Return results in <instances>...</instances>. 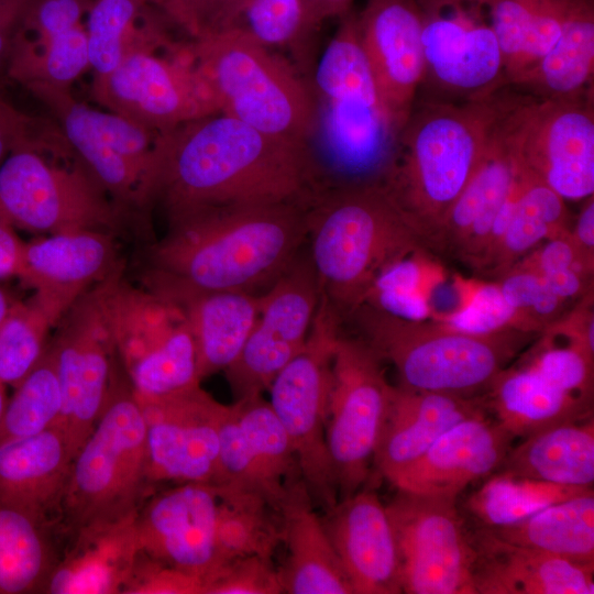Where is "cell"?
Masks as SVG:
<instances>
[{"mask_svg": "<svg viewBox=\"0 0 594 594\" xmlns=\"http://www.w3.org/2000/svg\"><path fill=\"white\" fill-rule=\"evenodd\" d=\"M74 457L59 426L0 442V504L54 527Z\"/></svg>", "mask_w": 594, "mask_h": 594, "instance_id": "obj_26", "label": "cell"}, {"mask_svg": "<svg viewBox=\"0 0 594 594\" xmlns=\"http://www.w3.org/2000/svg\"><path fill=\"white\" fill-rule=\"evenodd\" d=\"M143 285L183 311L194 337L201 381L238 359L257 320L260 296L240 290H200L150 278H143Z\"/></svg>", "mask_w": 594, "mask_h": 594, "instance_id": "obj_28", "label": "cell"}, {"mask_svg": "<svg viewBox=\"0 0 594 594\" xmlns=\"http://www.w3.org/2000/svg\"><path fill=\"white\" fill-rule=\"evenodd\" d=\"M219 481L264 497L275 509L302 481L284 427L263 395L237 399L220 426Z\"/></svg>", "mask_w": 594, "mask_h": 594, "instance_id": "obj_19", "label": "cell"}, {"mask_svg": "<svg viewBox=\"0 0 594 594\" xmlns=\"http://www.w3.org/2000/svg\"><path fill=\"white\" fill-rule=\"evenodd\" d=\"M279 514L287 549L285 562L277 568L283 593L353 594L304 481L289 488Z\"/></svg>", "mask_w": 594, "mask_h": 594, "instance_id": "obj_31", "label": "cell"}, {"mask_svg": "<svg viewBox=\"0 0 594 594\" xmlns=\"http://www.w3.org/2000/svg\"><path fill=\"white\" fill-rule=\"evenodd\" d=\"M381 361L361 338L339 336L326 425L339 499L361 490L370 474L394 387Z\"/></svg>", "mask_w": 594, "mask_h": 594, "instance_id": "obj_12", "label": "cell"}, {"mask_svg": "<svg viewBox=\"0 0 594 594\" xmlns=\"http://www.w3.org/2000/svg\"><path fill=\"white\" fill-rule=\"evenodd\" d=\"M15 299H13L2 287H0V322L7 316Z\"/></svg>", "mask_w": 594, "mask_h": 594, "instance_id": "obj_62", "label": "cell"}, {"mask_svg": "<svg viewBox=\"0 0 594 594\" xmlns=\"http://www.w3.org/2000/svg\"><path fill=\"white\" fill-rule=\"evenodd\" d=\"M472 537L475 594L594 593V564L504 541L484 527Z\"/></svg>", "mask_w": 594, "mask_h": 594, "instance_id": "obj_27", "label": "cell"}, {"mask_svg": "<svg viewBox=\"0 0 594 594\" xmlns=\"http://www.w3.org/2000/svg\"><path fill=\"white\" fill-rule=\"evenodd\" d=\"M513 439L486 414L464 419L389 482L396 490L458 498L468 485L502 465Z\"/></svg>", "mask_w": 594, "mask_h": 594, "instance_id": "obj_25", "label": "cell"}, {"mask_svg": "<svg viewBox=\"0 0 594 594\" xmlns=\"http://www.w3.org/2000/svg\"><path fill=\"white\" fill-rule=\"evenodd\" d=\"M190 1L191 0H153L152 3L172 22L182 28Z\"/></svg>", "mask_w": 594, "mask_h": 594, "instance_id": "obj_61", "label": "cell"}, {"mask_svg": "<svg viewBox=\"0 0 594 594\" xmlns=\"http://www.w3.org/2000/svg\"><path fill=\"white\" fill-rule=\"evenodd\" d=\"M127 375L140 399L165 398L200 386L196 345L187 321Z\"/></svg>", "mask_w": 594, "mask_h": 594, "instance_id": "obj_46", "label": "cell"}, {"mask_svg": "<svg viewBox=\"0 0 594 594\" xmlns=\"http://www.w3.org/2000/svg\"><path fill=\"white\" fill-rule=\"evenodd\" d=\"M14 389L0 419V442L32 436L57 425L63 397L50 348Z\"/></svg>", "mask_w": 594, "mask_h": 594, "instance_id": "obj_45", "label": "cell"}, {"mask_svg": "<svg viewBox=\"0 0 594 594\" xmlns=\"http://www.w3.org/2000/svg\"><path fill=\"white\" fill-rule=\"evenodd\" d=\"M591 488L554 484L502 471L475 491L466 506L482 527L501 528Z\"/></svg>", "mask_w": 594, "mask_h": 594, "instance_id": "obj_44", "label": "cell"}, {"mask_svg": "<svg viewBox=\"0 0 594 594\" xmlns=\"http://www.w3.org/2000/svg\"><path fill=\"white\" fill-rule=\"evenodd\" d=\"M349 318L376 355L395 366L400 386L465 397L487 391L531 336L519 331L471 334L435 318L406 320L365 304Z\"/></svg>", "mask_w": 594, "mask_h": 594, "instance_id": "obj_7", "label": "cell"}, {"mask_svg": "<svg viewBox=\"0 0 594 594\" xmlns=\"http://www.w3.org/2000/svg\"><path fill=\"white\" fill-rule=\"evenodd\" d=\"M422 253H413L382 270L370 286L363 304L406 320L433 318V310L424 290Z\"/></svg>", "mask_w": 594, "mask_h": 594, "instance_id": "obj_48", "label": "cell"}, {"mask_svg": "<svg viewBox=\"0 0 594 594\" xmlns=\"http://www.w3.org/2000/svg\"><path fill=\"white\" fill-rule=\"evenodd\" d=\"M320 294L310 256L299 251L260 296L257 320L238 359L223 371L234 400L262 395L304 349Z\"/></svg>", "mask_w": 594, "mask_h": 594, "instance_id": "obj_17", "label": "cell"}, {"mask_svg": "<svg viewBox=\"0 0 594 594\" xmlns=\"http://www.w3.org/2000/svg\"><path fill=\"white\" fill-rule=\"evenodd\" d=\"M55 323L32 296L0 322V383L15 387L45 354Z\"/></svg>", "mask_w": 594, "mask_h": 594, "instance_id": "obj_47", "label": "cell"}, {"mask_svg": "<svg viewBox=\"0 0 594 594\" xmlns=\"http://www.w3.org/2000/svg\"><path fill=\"white\" fill-rule=\"evenodd\" d=\"M188 46L219 112L309 147L316 100L287 58L233 28L191 40Z\"/></svg>", "mask_w": 594, "mask_h": 594, "instance_id": "obj_6", "label": "cell"}, {"mask_svg": "<svg viewBox=\"0 0 594 594\" xmlns=\"http://www.w3.org/2000/svg\"><path fill=\"white\" fill-rule=\"evenodd\" d=\"M519 173L522 186L515 213L479 271L497 278L548 239L571 230L565 200L531 174Z\"/></svg>", "mask_w": 594, "mask_h": 594, "instance_id": "obj_40", "label": "cell"}, {"mask_svg": "<svg viewBox=\"0 0 594 594\" xmlns=\"http://www.w3.org/2000/svg\"><path fill=\"white\" fill-rule=\"evenodd\" d=\"M310 87L316 100L312 190L382 186L399 131L382 102L351 11L315 66Z\"/></svg>", "mask_w": 594, "mask_h": 594, "instance_id": "obj_4", "label": "cell"}, {"mask_svg": "<svg viewBox=\"0 0 594 594\" xmlns=\"http://www.w3.org/2000/svg\"><path fill=\"white\" fill-rule=\"evenodd\" d=\"M241 0H191L182 29L191 40L224 30Z\"/></svg>", "mask_w": 594, "mask_h": 594, "instance_id": "obj_55", "label": "cell"}, {"mask_svg": "<svg viewBox=\"0 0 594 594\" xmlns=\"http://www.w3.org/2000/svg\"><path fill=\"white\" fill-rule=\"evenodd\" d=\"M165 235L146 253L143 278L200 290L272 284L306 240L296 202L210 206L167 217Z\"/></svg>", "mask_w": 594, "mask_h": 594, "instance_id": "obj_2", "label": "cell"}, {"mask_svg": "<svg viewBox=\"0 0 594 594\" xmlns=\"http://www.w3.org/2000/svg\"><path fill=\"white\" fill-rule=\"evenodd\" d=\"M510 86L470 100H416L382 187L430 248L477 167L506 109Z\"/></svg>", "mask_w": 594, "mask_h": 594, "instance_id": "obj_3", "label": "cell"}, {"mask_svg": "<svg viewBox=\"0 0 594 594\" xmlns=\"http://www.w3.org/2000/svg\"><path fill=\"white\" fill-rule=\"evenodd\" d=\"M513 94L514 90L477 167L447 212L429 248L473 268L483 256L492 226L516 174L508 128Z\"/></svg>", "mask_w": 594, "mask_h": 594, "instance_id": "obj_24", "label": "cell"}, {"mask_svg": "<svg viewBox=\"0 0 594 594\" xmlns=\"http://www.w3.org/2000/svg\"><path fill=\"white\" fill-rule=\"evenodd\" d=\"M25 242L0 212V279L19 277Z\"/></svg>", "mask_w": 594, "mask_h": 594, "instance_id": "obj_57", "label": "cell"}, {"mask_svg": "<svg viewBox=\"0 0 594 594\" xmlns=\"http://www.w3.org/2000/svg\"><path fill=\"white\" fill-rule=\"evenodd\" d=\"M486 410L479 397L394 386L373 464L389 481L448 429Z\"/></svg>", "mask_w": 594, "mask_h": 594, "instance_id": "obj_29", "label": "cell"}, {"mask_svg": "<svg viewBox=\"0 0 594 594\" xmlns=\"http://www.w3.org/2000/svg\"><path fill=\"white\" fill-rule=\"evenodd\" d=\"M273 558L250 556L217 566L205 581L204 594H282Z\"/></svg>", "mask_w": 594, "mask_h": 594, "instance_id": "obj_52", "label": "cell"}, {"mask_svg": "<svg viewBox=\"0 0 594 594\" xmlns=\"http://www.w3.org/2000/svg\"><path fill=\"white\" fill-rule=\"evenodd\" d=\"M594 2L575 0L561 33L515 88L540 99H564L593 90Z\"/></svg>", "mask_w": 594, "mask_h": 594, "instance_id": "obj_36", "label": "cell"}, {"mask_svg": "<svg viewBox=\"0 0 594 594\" xmlns=\"http://www.w3.org/2000/svg\"><path fill=\"white\" fill-rule=\"evenodd\" d=\"M145 421L151 485L215 484L224 404L197 386L160 398H136Z\"/></svg>", "mask_w": 594, "mask_h": 594, "instance_id": "obj_18", "label": "cell"}, {"mask_svg": "<svg viewBox=\"0 0 594 594\" xmlns=\"http://www.w3.org/2000/svg\"><path fill=\"white\" fill-rule=\"evenodd\" d=\"M136 512L76 529L44 593L121 594L140 553Z\"/></svg>", "mask_w": 594, "mask_h": 594, "instance_id": "obj_30", "label": "cell"}, {"mask_svg": "<svg viewBox=\"0 0 594 594\" xmlns=\"http://www.w3.org/2000/svg\"><path fill=\"white\" fill-rule=\"evenodd\" d=\"M571 235L581 253L594 262V197L585 198L582 209L571 228Z\"/></svg>", "mask_w": 594, "mask_h": 594, "instance_id": "obj_59", "label": "cell"}, {"mask_svg": "<svg viewBox=\"0 0 594 594\" xmlns=\"http://www.w3.org/2000/svg\"><path fill=\"white\" fill-rule=\"evenodd\" d=\"M356 24L382 102L400 132L425 70L418 0H366Z\"/></svg>", "mask_w": 594, "mask_h": 594, "instance_id": "obj_20", "label": "cell"}, {"mask_svg": "<svg viewBox=\"0 0 594 594\" xmlns=\"http://www.w3.org/2000/svg\"><path fill=\"white\" fill-rule=\"evenodd\" d=\"M219 495L206 483H178L153 493L140 506V551L206 579L216 569L215 525Z\"/></svg>", "mask_w": 594, "mask_h": 594, "instance_id": "obj_21", "label": "cell"}, {"mask_svg": "<svg viewBox=\"0 0 594 594\" xmlns=\"http://www.w3.org/2000/svg\"><path fill=\"white\" fill-rule=\"evenodd\" d=\"M312 184L307 145L217 112L157 134L147 200L167 217L210 206L301 205Z\"/></svg>", "mask_w": 594, "mask_h": 594, "instance_id": "obj_1", "label": "cell"}, {"mask_svg": "<svg viewBox=\"0 0 594 594\" xmlns=\"http://www.w3.org/2000/svg\"><path fill=\"white\" fill-rule=\"evenodd\" d=\"M487 529L514 544L594 564L593 488L549 505L516 524Z\"/></svg>", "mask_w": 594, "mask_h": 594, "instance_id": "obj_38", "label": "cell"}, {"mask_svg": "<svg viewBox=\"0 0 594 594\" xmlns=\"http://www.w3.org/2000/svg\"><path fill=\"white\" fill-rule=\"evenodd\" d=\"M342 317L326 296L320 300L304 349L274 377L270 405L294 448L301 479L323 510L339 501L326 442L332 358Z\"/></svg>", "mask_w": 594, "mask_h": 594, "instance_id": "obj_10", "label": "cell"}, {"mask_svg": "<svg viewBox=\"0 0 594 594\" xmlns=\"http://www.w3.org/2000/svg\"><path fill=\"white\" fill-rule=\"evenodd\" d=\"M33 0H0V61L7 58Z\"/></svg>", "mask_w": 594, "mask_h": 594, "instance_id": "obj_58", "label": "cell"}, {"mask_svg": "<svg viewBox=\"0 0 594 594\" xmlns=\"http://www.w3.org/2000/svg\"><path fill=\"white\" fill-rule=\"evenodd\" d=\"M462 304L435 319L462 332L480 336L519 331L537 333L532 324L504 297L497 282L462 283Z\"/></svg>", "mask_w": 594, "mask_h": 594, "instance_id": "obj_49", "label": "cell"}, {"mask_svg": "<svg viewBox=\"0 0 594 594\" xmlns=\"http://www.w3.org/2000/svg\"><path fill=\"white\" fill-rule=\"evenodd\" d=\"M167 48L136 52L112 72L94 76V100L157 134L219 112L189 46Z\"/></svg>", "mask_w": 594, "mask_h": 594, "instance_id": "obj_13", "label": "cell"}, {"mask_svg": "<svg viewBox=\"0 0 594 594\" xmlns=\"http://www.w3.org/2000/svg\"><path fill=\"white\" fill-rule=\"evenodd\" d=\"M147 0H94L87 19L89 67L103 76L140 51L167 48L175 43L151 13Z\"/></svg>", "mask_w": 594, "mask_h": 594, "instance_id": "obj_37", "label": "cell"}, {"mask_svg": "<svg viewBox=\"0 0 594 594\" xmlns=\"http://www.w3.org/2000/svg\"><path fill=\"white\" fill-rule=\"evenodd\" d=\"M54 329L48 348L63 397L57 426L75 457L106 406L114 375L116 349L98 284L66 311Z\"/></svg>", "mask_w": 594, "mask_h": 594, "instance_id": "obj_16", "label": "cell"}, {"mask_svg": "<svg viewBox=\"0 0 594 594\" xmlns=\"http://www.w3.org/2000/svg\"><path fill=\"white\" fill-rule=\"evenodd\" d=\"M146 427L128 382L113 375L106 406L74 457L63 502L66 531L136 512L153 486Z\"/></svg>", "mask_w": 594, "mask_h": 594, "instance_id": "obj_8", "label": "cell"}, {"mask_svg": "<svg viewBox=\"0 0 594 594\" xmlns=\"http://www.w3.org/2000/svg\"><path fill=\"white\" fill-rule=\"evenodd\" d=\"M324 20L308 0H241L226 29L233 28L274 52H287L295 68L314 72L317 34Z\"/></svg>", "mask_w": 594, "mask_h": 594, "instance_id": "obj_39", "label": "cell"}, {"mask_svg": "<svg viewBox=\"0 0 594 594\" xmlns=\"http://www.w3.org/2000/svg\"><path fill=\"white\" fill-rule=\"evenodd\" d=\"M508 128L522 169L564 200L594 194V91L540 99L516 88Z\"/></svg>", "mask_w": 594, "mask_h": 594, "instance_id": "obj_11", "label": "cell"}, {"mask_svg": "<svg viewBox=\"0 0 594 594\" xmlns=\"http://www.w3.org/2000/svg\"><path fill=\"white\" fill-rule=\"evenodd\" d=\"M301 206L320 292L342 318L363 304L382 270L427 251L380 185L318 189Z\"/></svg>", "mask_w": 594, "mask_h": 594, "instance_id": "obj_5", "label": "cell"}, {"mask_svg": "<svg viewBox=\"0 0 594 594\" xmlns=\"http://www.w3.org/2000/svg\"><path fill=\"white\" fill-rule=\"evenodd\" d=\"M501 47L507 84L516 85L557 42L575 0H477Z\"/></svg>", "mask_w": 594, "mask_h": 594, "instance_id": "obj_34", "label": "cell"}, {"mask_svg": "<svg viewBox=\"0 0 594 594\" xmlns=\"http://www.w3.org/2000/svg\"><path fill=\"white\" fill-rule=\"evenodd\" d=\"M150 3H152L153 0H147ZM153 4V3H152Z\"/></svg>", "mask_w": 594, "mask_h": 594, "instance_id": "obj_64", "label": "cell"}, {"mask_svg": "<svg viewBox=\"0 0 594 594\" xmlns=\"http://www.w3.org/2000/svg\"><path fill=\"white\" fill-rule=\"evenodd\" d=\"M217 491L216 568L243 557L273 558L283 543L279 512L257 494L218 487Z\"/></svg>", "mask_w": 594, "mask_h": 594, "instance_id": "obj_42", "label": "cell"}, {"mask_svg": "<svg viewBox=\"0 0 594 594\" xmlns=\"http://www.w3.org/2000/svg\"><path fill=\"white\" fill-rule=\"evenodd\" d=\"M205 581L140 551L121 594H204Z\"/></svg>", "mask_w": 594, "mask_h": 594, "instance_id": "obj_53", "label": "cell"}, {"mask_svg": "<svg viewBox=\"0 0 594 594\" xmlns=\"http://www.w3.org/2000/svg\"><path fill=\"white\" fill-rule=\"evenodd\" d=\"M321 519L353 594L403 593L394 530L375 492L340 498Z\"/></svg>", "mask_w": 594, "mask_h": 594, "instance_id": "obj_23", "label": "cell"}, {"mask_svg": "<svg viewBox=\"0 0 594 594\" xmlns=\"http://www.w3.org/2000/svg\"><path fill=\"white\" fill-rule=\"evenodd\" d=\"M7 402H8V398H7L6 385L0 383V419H1Z\"/></svg>", "mask_w": 594, "mask_h": 594, "instance_id": "obj_63", "label": "cell"}, {"mask_svg": "<svg viewBox=\"0 0 594 594\" xmlns=\"http://www.w3.org/2000/svg\"><path fill=\"white\" fill-rule=\"evenodd\" d=\"M61 144L47 135L13 148L0 165V212L15 229L43 235L77 230L114 234L129 211L117 205L75 160L46 158Z\"/></svg>", "mask_w": 594, "mask_h": 594, "instance_id": "obj_9", "label": "cell"}, {"mask_svg": "<svg viewBox=\"0 0 594 594\" xmlns=\"http://www.w3.org/2000/svg\"><path fill=\"white\" fill-rule=\"evenodd\" d=\"M26 89L56 120L62 136L75 153L92 160L116 153L135 162L150 175L157 133L118 113L76 100L69 88L34 85Z\"/></svg>", "mask_w": 594, "mask_h": 594, "instance_id": "obj_32", "label": "cell"}, {"mask_svg": "<svg viewBox=\"0 0 594 594\" xmlns=\"http://www.w3.org/2000/svg\"><path fill=\"white\" fill-rule=\"evenodd\" d=\"M41 124L15 109L0 97V165L18 145L40 139L44 134Z\"/></svg>", "mask_w": 594, "mask_h": 594, "instance_id": "obj_56", "label": "cell"}, {"mask_svg": "<svg viewBox=\"0 0 594 594\" xmlns=\"http://www.w3.org/2000/svg\"><path fill=\"white\" fill-rule=\"evenodd\" d=\"M396 491L385 507L397 543L403 593L475 594V547L458 498Z\"/></svg>", "mask_w": 594, "mask_h": 594, "instance_id": "obj_14", "label": "cell"}, {"mask_svg": "<svg viewBox=\"0 0 594 594\" xmlns=\"http://www.w3.org/2000/svg\"><path fill=\"white\" fill-rule=\"evenodd\" d=\"M501 290L519 314L541 333L563 315L565 301L536 272L514 265L497 280Z\"/></svg>", "mask_w": 594, "mask_h": 594, "instance_id": "obj_51", "label": "cell"}, {"mask_svg": "<svg viewBox=\"0 0 594 594\" xmlns=\"http://www.w3.org/2000/svg\"><path fill=\"white\" fill-rule=\"evenodd\" d=\"M318 14L326 21L329 18H342L350 12L352 0H308Z\"/></svg>", "mask_w": 594, "mask_h": 594, "instance_id": "obj_60", "label": "cell"}, {"mask_svg": "<svg viewBox=\"0 0 594 594\" xmlns=\"http://www.w3.org/2000/svg\"><path fill=\"white\" fill-rule=\"evenodd\" d=\"M425 98L479 99L508 86L488 13L477 0H418ZM419 89V90H420Z\"/></svg>", "mask_w": 594, "mask_h": 594, "instance_id": "obj_15", "label": "cell"}, {"mask_svg": "<svg viewBox=\"0 0 594 594\" xmlns=\"http://www.w3.org/2000/svg\"><path fill=\"white\" fill-rule=\"evenodd\" d=\"M52 527L0 504V594L44 593L61 554Z\"/></svg>", "mask_w": 594, "mask_h": 594, "instance_id": "obj_41", "label": "cell"}, {"mask_svg": "<svg viewBox=\"0 0 594 594\" xmlns=\"http://www.w3.org/2000/svg\"><path fill=\"white\" fill-rule=\"evenodd\" d=\"M503 471L554 484L592 487L594 482L593 417L552 426L510 448Z\"/></svg>", "mask_w": 594, "mask_h": 594, "instance_id": "obj_35", "label": "cell"}, {"mask_svg": "<svg viewBox=\"0 0 594 594\" xmlns=\"http://www.w3.org/2000/svg\"><path fill=\"white\" fill-rule=\"evenodd\" d=\"M114 234L77 230L25 242L19 279L55 323L90 288L121 266Z\"/></svg>", "mask_w": 594, "mask_h": 594, "instance_id": "obj_22", "label": "cell"}, {"mask_svg": "<svg viewBox=\"0 0 594 594\" xmlns=\"http://www.w3.org/2000/svg\"><path fill=\"white\" fill-rule=\"evenodd\" d=\"M593 399L566 393L528 366L504 369L487 388L485 404L514 438L593 417Z\"/></svg>", "mask_w": 594, "mask_h": 594, "instance_id": "obj_33", "label": "cell"}, {"mask_svg": "<svg viewBox=\"0 0 594 594\" xmlns=\"http://www.w3.org/2000/svg\"><path fill=\"white\" fill-rule=\"evenodd\" d=\"M7 66L9 78L25 88L34 85L69 88L89 68L86 28L79 24L44 40L20 30L7 55Z\"/></svg>", "mask_w": 594, "mask_h": 594, "instance_id": "obj_43", "label": "cell"}, {"mask_svg": "<svg viewBox=\"0 0 594 594\" xmlns=\"http://www.w3.org/2000/svg\"><path fill=\"white\" fill-rule=\"evenodd\" d=\"M94 0H33L21 31L44 40L65 33L81 24ZM24 33V34H25Z\"/></svg>", "mask_w": 594, "mask_h": 594, "instance_id": "obj_54", "label": "cell"}, {"mask_svg": "<svg viewBox=\"0 0 594 594\" xmlns=\"http://www.w3.org/2000/svg\"><path fill=\"white\" fill-rule=\"evenodd\" d=\"M547 333H540L539 344L522 365L566 393L593 399L594 354L562 337L557 336L564 342Z\"/></svg>", "mask_w": 594, "mask_h": 594, "instance_id": "obj_50", "label": "cell"}]
</instances>
